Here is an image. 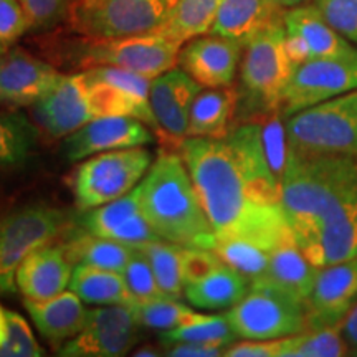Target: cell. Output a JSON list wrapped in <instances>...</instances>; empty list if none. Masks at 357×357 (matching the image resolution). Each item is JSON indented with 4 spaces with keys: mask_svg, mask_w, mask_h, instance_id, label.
Masks as SVG:
<instances>
[{
    "mask_svg": "<svg viewBox=\"0 0 357 357\" xmlns=\"http://www.w3.org/2000/svg\"><path fill=\"white\" fill-rule=\"evenodd\" d=\"M178 153L217 240H245L273 252L294 238L263 124H242L222 139L185 137Z\"/></svg>",
    "mask_w": 357,
    "mask_h": 357,
    "instance_id": "1",
    "label": "cell"
},
{
    "mask_svg": "<svg viewBox=\"0 0 357 357\" xmlns=\"http://www.w3.org/2000/svg\"><path fill=\"white\" fill-rule=\"evenodd\" d=\"M142 215L166 242L213 250L217 236L181 154L160 153L136 185Z\"/></svg>",
    "mask_w": 357,
    "mask_h": 357,
    "instance_id": "2",
    "label": "cell"
},
{
    "mask_svg": "<svg viewBox=\"0 0 357 357\" xmlns=\"http://www.w3.org/2000/svg\"><path fill=\"white\" fill-rule=\"evenodd\" d=\"M356 184V159L287 151L281 172V205L296 243L305 240Z\"/></svg>",
    "mask_w": 357,
    "mask_h": 357,
    "instance_id": "3",
    "label": "cell"
},
{
    "mask_svg": "<svg viewBox=\"0 0 357 357\" xmlns=\"http://www.w3.org/2000/svg\"><path fill=\"white\" fill-rule=\"evenodd\" d=\"M287 149L357 160V89L284 118Z\"/></svg>",
    "mask_w": 357,
    "mask_h": 357,
    "instance_id": "4",
    "label": "cell"
},
{
    "mask_svg": "<svg viewBox=\"0 0 357 357\" xmlns=\"http://www.w3.org/2000/svg\"><path fill=\"white\" fill-rule=\"evenodd\" d=\"M66 47V56L82 70L93 66H116L154 79L176 68L182 45L166 35L154 32L108 40L82 37Z\"/></svg>",
    "mask_w": 357,
    "mask_h": 357,
    "instance_id": "5",
    "label": "cell"
},
{
    "mask_svg": "<svg viewBox=\"0 0 357 357\" xmlns=\"http://www.w3.org/2000/svg\"><path fill=\"white\" fill-rule=\"evenodd\" d=\"M176 0H71V32L93 40L154 33L166 22Z\"/></svg>",
    "mask_w": 357,
    "mask_h": 357,
    "instance_id": "6",
    "label": "cell"
},
{
    "mask_svg": "<svg viewBox=\"0 0 357 357\" xmlns=\"http://www.w3.org/2000/svg\"><path fill=\"white\" fill-rule=\"evenodd\" d=\"M294 68L287 52V30L281 17L245 45L238 96L247 98L258 109L280 111Z\"/></svg>",
    "mask_w": 357,
    "mask_h": 357,
    "instance_id": "7",
    "label": "cell"
},
{
    "mask_svg": "<svg viewBox=\"0 0 357 357\" xmlns=\"http://www.w3.org/2000/svg\"><path fill=\"white\" fill-rule=\"evenodd\" d=\"M146 146L108 151L83 159L73 174V195L78 208L89 211L136 189L153 164Z\"/></svg>",
    "mask_w": 357,
    "mask_h": 357,
    "instance_id": "8",
    "label": "cell"
},
{
    "mask_svg": "<svg viewBox=\"0 0 357 357\" xmlns=\"http://www.w3.org/2000/svg\"><path fill=\"white\" fill-rule=\"evenodd\" d=\"M225 316L238 339H281L306 329V303L268 284H252Z\"/></svg>",
    "mask_w": 357,
    "mask_h": 357,
    "instance_id": "9",
    "label": "cell"
},
{
    "mask_svg": "<svg viewBox=\"0 0 357 357\" xmlns=\"http://www.w3.org/2000/svg\"><path fill=\"white\" fill-rule=\"evenodd\" d=\"M66 213L45 204H33L0 217V294L17 289L15 275L30 253L52 243L65 230Z\"/></svg>",
    "mask_w": 357,
    "mask_h": 357,
    "instance_id": "10",
    "label": "cell"
},
{
    "mask_svg": "<svg viewBox=\"0 0 357 357\" xmlns=\"http://www.w3.org/2000/svg\"><path fill=\"white\" fill-rule=\"evenodd\" d=\"M82 71L86 78L96 119L105 116H132L154 129L155 136L160 137L149 101L153 79L116 66H93Z\"/></svg>",
    "mask_w": 357,
    "mask_h": 357,
    "instance_id": "11",
    "label": "cell"
},
{
    "mask_svg": "<svg viewBox=\"0 0 357 357\" xmlns=\"http://www.w3.org/2000/svg\"><path fill=\"white\" fill-rule=\"evenodd\" d=\"M131 306L105 305L88 310L83 329L58 349L65 357H119L131 354L141 339Z\"/></svg>",
    "mask_w": 357,
    "mask_h": 357,
    "instance_id": "12",
    "label": "cell"
},
{
    "mask_svg": "<svg viewBox=\"0 0 357 357\" xmlns=\"http://www.w3.org/2000/svg\"><path fill=\"white\" fill-rule=\"evenodd\" d=\"M357 89V56L312 58L294 68L280 113L288 118Z\"/></svg>",
    "mask_w": 357,
    "mask_h": 357,
    "instance_id": "13",
    "label": "cell"
},
{
    "mask_svg": "<svg viewBox=\"0 0 357 357\" xmlns=\"http://www.w3.org/2000/svg\"><path fill=\"white\" fill-rule=\"evenodd\" d=\"M30 109L40 131L55 139H63L96 119L83 71L63 75V78L30 106Z\"/></svg>",
    "mask_w": 357,
    "mask_h": 357,
    "instance_id": "14",
    "label": "cell"
},
{
    "mask_svg": "<svg viewBox=\"0 0 357 357\" xmlns=\"http://www.w3.org/2000/svg\"><path fill=\"white\" fill-rule=\"evenodd\" d=\"M298 247L318 268L357 258V184Z\"/></svg>",
    "mask_w": 357,
    "mask_h": 357,
    "instance_id": "15",
    "label": "cell"
},
{
    "mask_svg": "<svg viewBox=\"0 0 357 357\" xmlns=\"http://www.w3.org/2000/svg\"><path fill=\"white\" fill-rule=\"evenodd\" d=\"M61 153L68 162H78L100 153L147 146L155 141L153 131L132 116H105L63 137Z\"/></svg>",
    "mask_w": 357,
    "mask_h": 357,
    "instance_id": "16",
    "label": "cell"
},
{
    "mask_svg": "<svg viewBox=\"0 0 357 357\" xmlns=\"http://www.w3.org/2000/svg\"><path fill=\"white\" fill-rule=\"evenodd\" d=\"M357 303V258L321 266L306 298V329L342 323Z\"/></svg>",
    "mask_w": 357,
    "mask_h": 357,
    "instance_id": "17",
    "label": "cell"
},
{
    "mask_svg": "<svg viewBox=\"0 0 357 357\" xmlns=\"http://www.w3.org/2000/svg\"><path fill=\"white\" fill-rule=\"evenodd\" d=\"M63 78L55 66L12 47L0 55V105L10 108L32 106Z\"/></svg>",
    "mask_w": 357,
    "mask_h": 357,
    "instance_id": "18",
    "label": "cell"
},
{
    "mask_svg": "<svg viewBox=\"0 0 357 357\" xmlns=\"http://www.w3.org/2000/svg\"><path fill=\"white\" fill-rule=\"evenodd\" d=\"M243 47L218 35H202L182 45L177 66L204 88L230 86L236 77Z\"/></svg>",
    "mask_w": 357,
    "mask_h": 357,
    "instance_id": "19",
    "label": "cell"
},
{
    "mask_svg": "<svg viewBox=\"0 0 357 357\" xmlns=\"http://www.w3.org/2000/svg\"><path fill=\"white\" fill-rule=\"evenodd\" d=\"M202 88L181 66L153 79L149 101L159 124L160 137L178 144L185 139L192 105Z\"/></svg>",
    "mask_w": 357,
    "mask_h": 357,
    "instance_id": "20",
    "label": "cell"
},
{
    "mask_svg": "<svg viewBox=\"0 0 357 357\" xmlns=\"http://www.w3.org/2000/svg\"><path fill=\"white\" fill-rule=\"evenodd\" d=\"M82 223L88 234L116 240L134 248L154 240H162L142 215L136 189L113 202L89 208L83 215Z\"/></svg>",
    "mask_w": 357,
    "mask_h": 357,
    "instance_id": "21",
    "label": "cell"
},
{
    "mask_svg": "<svg viewBox=\"0 0 357 357\" xmlns=\"http://www.w3.org/2000/svg\"><path fill=\"white\" fill-rule=\"evenodd\" d=\"M73 268L63 245H43L22 261L15 275L17 288L26 300H48L68 288Z\"/></svg>",
    "mask_w": 357,
    "mask_h": 357,
    "instance_id": "22",
    "label": "cell"
},
{
    "mask_svg": "<svg viewBox=\"0 0 357 357\" xmlns=\"http://www.w3.org/2000/svg\"><path fill=\"white\" fill-rule=\"evenodd\" d=\"M24 306L42 337L56 351L82 331L88 316L83 301L70 289L48 300L24 298Z\"/></svg>",
    "mask_w": 357,
    "mask_h": 357,
    "instance_id": "23",
    "label": "cell"
},
{
    "mask_svg": "<svg viewBox=\"0 0 357 357\" xmlns=\"http://www.w3.org/2000/svg\"><path fill=\"white\" fill-rule=\"evenodd\" d=\"M284 30L303 40L312 58L357 56V47L324 19L314 3L288 8L283 13Z\"/></svg>",
    "mask_w": 357,
    "mask_h": 357,
    "instance_id": "24",
    "label": "cell"
},
{
    "mask_svg": "<svg viewBox=\"0 0 357 357\" xmlns=\"http://www.w3.org/2000/svg\"><path fill=\"white\" fill-rule=\"evenodd\" d=\"M284 10L271 0H223L208 33L234 40L245 48L250 40L283 17Z\"/></svg>",
    "mask_w": 357,
    "mask_h": 357,
    "instance_id": "25",
    "label": "cell"
},
{
    "mask_svg": "<svg viewBox=\"0 0 357 357\" xmlns=\"http://www.w3.org/2000/svg\"><path fill=\"white\" fill-rule=\"evenodd\" d=\"M318 270L319 268L312 265L305 257L296 240L291 238L270 253L266 270L261 276L253 280L252 284H268V287L283 289L306 303Z\"/></svg>",
    "mask_w": 357,
    "mask_h": 357,
    "instance_id": "26",
    "label": "cell"
},
{
    "mask_svg": "<svg viewBox=\"0 0 357 357\" xmlns=\"http://www.w3.org/2000/svg\"><path fill=\"white\" fill-rule=\"evenodd\" d=\"M240 96L234 86L207 88L200 91L192 105L187 137L222 139L229 136L236 114Z\"/></svg>",
    "mask_w": 357,
    "mask_h": 357,
    "instance_id": "27",
    "label": "cell"
},
{
    "mask_svg": "<svg viewBox=\"0 0 357 357\" xmlns=\"http://www.w3.org/2000/svg\"><path fill=\"white\" fill-rule=\"evenodd\" d=\"M250 288L247 276L222 260L205 278L184 287V296L197 310L222 311L242 301Z\"/></svg>",
    "mask_w": 357,
    "mask_h": 357,
    "instance_id": "28",
    "label": "cell"
},
{
    "mask_svg": "<svg viewBox=\"0 0 357 357\" xmlns=\"http://www.w3.org/2000/svg\"><path fill=\"white\" fill-rule=\"evenodd\" d=\"M68 288L88 305L131 306L134 303V296L129 291L123 273L84 263L75 265Z\"/></svg>",
    "mask_w": 357,
    "mask_h": 357,
    "instance_id": "29",
    "label": "cell"
},
{
    "mask_svg": "<svg viewBox=\"0 0 357 357\" xmlns=\"http://www.w3.org/2000/svg\"><path fill=\"white\" fill-rule=\"evenodd\" d=\"M40 129L17 111H0V169H22L38 151Z\"/></svg>",
    "mask_w": 357,
    "mask_h": 357,
    "instance_id": "30",
    "label": "cell"
},
{
    "mask_svg": "<svg viewBox=\"0 0 357 357\" xmlns=\"http://www.w3.org/2000/svg\"><path fill=\"white\" fill-rule=\"evenodd\" d=\"M223 0H176L158 33L184 45L212 30Z\"/></svg>",
    "mask_w": 357,
    "mask_h": 357,
    "instance_id": "31",
    "label": "cell"
},
{
    "mask_svg": "<svg viewBox=\"0 0 357 357\" xmlns=\"http://www.w3.org/2000/svg\"><path fill=\"white\" fill-rule=\"evenodd\" d=\"M63 247L75 265L84 263V265L119 271V273H123L134 253V247L111 238L95 236L88 231L70 240Z\"/></svg>",
    "mask_w": 357,
    "mask_h": 357,
    "instance_id": "32",
    "label": "cell"
},
{
    "mask_svg": "<svg viewBox=\"0 0 357 357\" xmlns=\"http://www.w3.org/2000/svg\"><path fill=\"white\" fill-rule=\"evenodd\" d=\"M347 356L342 337V323L326 328L305 329L293 336L281 337L280 357H341Z\"/></svg>",
    "mask_w": 357,
    "mask_h": 357,
    "instance_id": "33",
    "label": "cell"
},
{
    "mask_svg": "<svg viewBox=\"0 0 357 357\" xmlns=\"http://www.w3.org/2000/svg\"><path fill=\"white\" fill-rule=\"evenodd\" d=\"M147 261L151 263L159 288L167 298L181 300L184 296V280H182V250L181 245L154 240V242L141 245Z\"/></svg>",
    "mask_w": 357,
    "mask_h": 357,
    "instance_id": "34",
    "label": "cell"
},
{
    "mask_svg": "<svg viewBox=\"0 0 357 357\" xmlns=\"http://www.w3.org/2000/svg\"><path fill=\"white\" fill-rule=\"evenodd\" d=\"M134 318L142 328L158 329V331H171L181 326L194 323L200 319L204 312L182 305L172 298H158V300L134 301L131 305Z\"/></svg>",
    "mask_w": 357,
    "mask_h": 357,
    "instance_id": "35",
    "label": "cell"
},
{
    "mask_svg": "<svg viewBox=\"0 0 357 357\" xmlns=\"http://www.w3.org/2000/svg\"><path fill=\"white\" fill-rule=\"evenodd\" d=\"M159 337L166 346L174 342H200V344L218 346L222 349H227L238 339L225 314H204L194 323L184 324L171 331H162Z\"/></svg>",
    "mask_w": 357,
    "mask_h": 357,
    "instance_id": "36",
    "label": "cell"
},
{
    "mask_svg": "<svg viewBox=\"0 0 357 357\" xmlns=\"http://www.w3.org/2000/svg\"><path fill=\"white\" fill-rule=\"evenodd\" d=\"M213 250L223 261L247 276L252 283L263 275L270 261V250L245 240H217Z\"/></svg>",
    "mask_w": 357,
    "mask_h": 357,
    "instance_id": "37",
    "label": "cell"
},
{
    "mask_svg": "<svg viewBox=\"0 0 357 357\" xmlns=\"http://www.w3.org/2000/svg\"><path fill=\"white\" fill-rule=\"evenodd\" d=\"M7 336L0 347V357H42L45 349L38 344L37 337L24 316L15 311H6Z\"/></svg>",
    "mask_w": 357,
    "mask_h": 357,
    "instance_id": "38",
    "label": "cell"
},
{
    "mask_svg": "<svg viewBox=\"0 0 357 357\" xmlns=\"http://www.w3.org/2000/svg\"><path fill=\"white\" fill-rule=\"evenodd\" d=\"M124 280L129 291L134 296V301H147L158 300V298H167L159 288L158 280L151 268V263L147 261L144 253L139 248H134V253L129 260L128 266L123 271Z\"/></svg>",
    "mask_w": 357,
    "mask_h": 357,
    "instance_id": "39",
    "label": "cell"
},
{
    "mask_svg": "<svg viewBox=\"0 0 357 357\" xmlns=\"http://www.w3.org/2000/svg\"><path fill=\"white\" fill-rule=\"evenodd\" d=\"M26 13L30 32H48L66 20L71 0H19Z\"/></svg>",
    "mask_w": 357,
    "mask_h": 357,
    "instance_id": "40",
    "label": "cell"
},
{
    "mask_svg": "<svg viewBox=\"0 0 357 357\" xmlns=\"http://www.w3.org/2000/svg\"><path fill=\"white\" fill-rule=\"evenodd\" d=\"M312 3L342 37L357 47V0H314Z\"/></svg>",
    "mask_w": 357,
    "mask_h": 357,
    "instance_id": "41",
    "label": "cell"
},
{
    "mask_svg": "<svg viewBox=\"0 0 357 357\" xmlns=\"http://www.w3.org/2000/svg\"><path fill=\"white\" fill-rule=\"evenodd\" d=\"M29 30V19L19 0H0V55L15 47Z\"/></svg>",
    "mask_w": 357,
    "mask_h": 357,
    "instance_id": "42",
    "label": "cell"
},
{
    "mask_svg": "<svg viewBox=\"0 0 357 357\" xmlns=\"http://www.w3.org/2000/svg\"><path fill=\"white\" fill-rule=\"evenodd\" d=\"M222 258L215 250L208 248H184L182 250V280L184 287L197 283L205 278L217 265H220Z\"/></svg>",
    "mask_w": 357,
    "mask_h": 357,
    "instance_id": "43",
    "label": "cell"
},
{
    "mask_svg": "<svg viewBox=\"0 0 357 357\" xmlns=\"http://www.w3.org/2000/svg\"><path fill=\"white\" fill-rule=\"evenodd\" d=\"M164 354L171 357H215L223 356L222 347L212 344H200V342H174L166 346Z\"/></svg>",
    "mask_w": 357,
    "mask_h": 357,
    "instance_id": "44",
    "label": "cell"
},
{
    "mask_svg": "<svg viewBox=\"0 0 357 357\" xmlns=\"http://www.w3.org/2000/svg\"><path fill=\"white\" fill-rule=\"evenodd\" d=\"M342 337L347 346V356H357V303L342 319Z\"/></svg>",
    "mask_w": 357,
    "mask_h": 357,
    "instance_id": "45",
    "label": "cell"
},
{
    "mask_svg": "<svg viewBox=\"0 0 357 357\" xmlns=\"http://www.w3.org/2000/svg\"><path fill=\"white\" fill-rule=\"evenodd\" d=\"M271 2L283 8V10H288V8L306 6V3H312L314 0H271Z\"/></svg>",
    "mask_w": 357,
    "mask_h": 357,
    "instance_id": "46",
    "label": "cell"
},
{
    "mask_svg": "<svg viewBox=\"0 0 357 357\" xmlns=\"http://www.w3.org/2000/svg\"><path fill=\"white\" fill-rule=\"evenodd\" d=\"M6 336H7V314H6V310L0 306V347H2L3 341H6Z\"/></svg>",
    "mask_w": 357,
    "mask_h": 357,
    "instance_id": "47",
    "label": "cell"
},
{
    "mask_svg": "<svg viewBox=\"0 0 357 357\" xmlns=\"http://www.w3.org/2000/svg\"><path fill=\"white\" fill-rule=\"evenodd\" d=\"M132 356H162V352H159L153 346H142L136 352H131Z\"/></svg>",
    "mask_w": 357,
    "mask_h": 357,
    "instance_id": "48",
    "label": "cell"
}]
</instances>
